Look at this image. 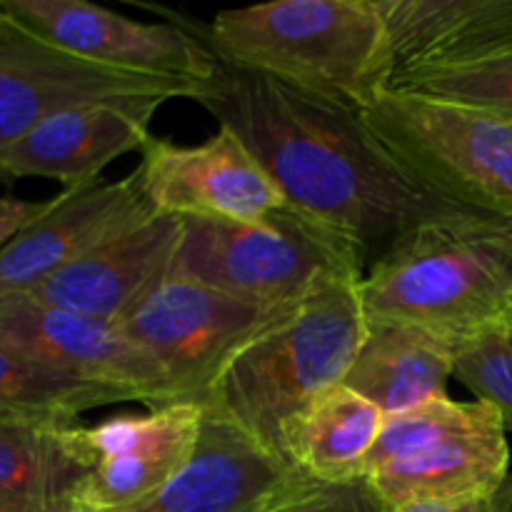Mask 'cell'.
Instances as JSON below:
<instances>
[{
    "label": "cell",
    "instance_id": "6da1fadb",
    "mask_svg": "<svg viewBox=\"0 0 512 512\" xmlns=\"http://www.w3.org/2000/svg\"><path fill=\"white\" fill-rule=\"evenodd\" d=\"M198 103L248 145L290 205L348 235L370 263L420 225L485 218L423 188L370 133L363 110L223 60Z\"/></svg>",
    "mask_w": 512,
    "mask_h": 512
},
{
    "label": "cell",
    "instance_id": "7a4b0ae2",
    "mask_svg": "<svg viewBox=\"0 0 512 512\" xmlns=\"http://www.w3.org/2000/svg\"><path fill=\"white\" fill-rule=\"evenodd\" d=\"M360 283H335L255 333L200 403L205 415L285 460V428L345 383L368 330Z\"/></svg>",
    "mask_w": 512,
    "mask_h": 512
},
{
    "label": "cell",
    "instance_id": "3957f363",
    "mask_svg": "<svg viewBox=\"0 0 512 512\" xmlns=\"http://www.w3.org/2000/svg\"><path fill=\"white\" fill-rule=\"evenodd\" d=\"M205 43L233 68L355 110H368L393 80L375 0H273L220 10Z\"/></svg>",
    "mask_w": 512,
    "mask_h": 512
},
{
    "label": "cell",
    "instance_id": "277c9868",
    "mask_svg": "<svg viewBox=\"0 0 512 512\" xmlns=\"http://www.w3.org/2000/svg\"><path fill=\"white\" fill-rule=\"evenodd\" d=\"M512 223L435 220L370 263L358 295L368 320H393L458 343L512 300Z\"/></svg>",
    "mask_w": 512,
    "mask_h": 512
},
{
    "label": "cell",
    "instance_id": "5b68a950",
    "mask_svg": "<svg viewBox=\"0 0 512 512\" xmlns=\"http://www.w3.org/2000/svg\"><path fill=\"white\" fill-rule=\"evenodd\" d=\"M368 255L323 220L285 203L253 223L185 220L173 275L265 310H290L335 283H360Z\"/></svg>",
    "mask_w": 512,
    "mask_h": 512
},
{
    "label": "cell",
    "instance_id": "8992f818",
    "mask_svg": "<svg viewBox=\"0 0 512 512\" xmlns=\"http://www.w3.org/2000/svg\"><path fill=\"white\" fill-rule=\"evenodd\" d=\"M505 423L488 403L440 398L385 418L365 480L390 510L488 500L508 480Z\"/></svg>",
    "mask_w": 512,
    "mask_h": 512
},
{
    "label": "cell",
    "instance_id": "52a82bcc",
    "mask_svg": "<svg viewBox=\"0 0 512 512\" xmlns=\"http://www.w3.org/2000/svg\"><path fill=\"white\" fill-rule=\"evenodd\" d=\"M363 120L438 198L512 223V123L430 95L385 90Z\"/></svg>",
    "mask_w": 512,
    "mask_h": 512
},
{
    "label": "cell",
    "instance_id": "ba28073f",
    "mask_svg": "<svg viewBox=\"0 0 512 512\" xmlns=\"http://www.w3.org/2000/svg\"><path fill=\"white\" fill-rule=\"evenodd\" d=\"M283 313L173 275L118 328L163 370L173 405L200 408L230 358Z\"/></svg>",
    "mask_w": 512,
    "mask_h": 512
},
{
    "label": "cell",
    "instance_id": "9c48e42d",
    "mask_svg": "<svg viewBox=\"0 0 512 512\" xmlns=\"http://www.w3.org/2000/svg\"><path fill=\"white\" fill-rule=\"evenodd\" d=\"M210 85L88 63L0 13V155L45 118L73 105L138 95L198 103Z\"/></svg>",
    "mask_w": 512,
    "mask_h": 512
},
{
    "label": "cell",
    "instance_id": "30bf717a",
    "mask_svg": "<svg viewBox=\"0 0 512 512\" xmlns=\"http://www.w3.org/2000/svg\"><path fill=\"white\" fill-rule=\"evenodd\" d=\"M0 13L35 38L105 68L213 83L220 60L180 23H138L85 0H0Z\"/></svg>",
    "mask_w": 512,
    "mask_h": 512
},
{
    "label": "cell",
    "instance_id": "8fae6325",
    "mask_svg": "<svg viewBox=\"0 0 512 512\" xmlns=\"http://www.w3.org/2000/svg\"><path fill=\"white\" fill-rule=\"evenodd\" d=\"M140 155V180L158 215L253 223L288 203L248 145L228 128L200 145L150 138Z\"/></svg>",
    "mask_w": 512,
    "mask_h": 512
},
{
    "label": "cell",
    "instance_id": "7c38bea8",
    "mask_svg": "<svg viewBox=\"0 0 512 512\" xmlns=\"http://www.w3.org/2000/svg\"><path fill=\"white\" fill-rule=\"evenodd\" d=\"M0 345L55 373L120 390L150 410L173 405L163 370L105 320L10 298L0 303Z\"/></svg>",
    "mask_w": 512,
    "mask_h": 512
},
{
    "label": "cell",
    "instance_id": "4fadbf2b",
    "mask_svg": "<svg viewBox=\"0 0 512 512\" xmlns=\"http://www.w3.org/2000/svg\"><path fill=\"white\" fill-rule=\"evenodd\" d=\"M200 435L203 408L190 403L83 428L90 473L75 495V508L118 512L145 503L193 460Z\"/></svg>",
    "mask_w": 512,
    "mask_h": 512
},
{
    "label": "cell",
    "instance_id": "5bb4252c",
    "mask_svg": "<svg viewBox=\"0 0 512 512\" xmlns=\"http://www.w3.org/2000/svg\"><path fill=\"white\" fill-rule=\"evenodd\" d=\"M158 215L138 168L123 180L65 188L0 250V303L28 295L80 255Z\"/></svg>",
    "mask_w": 512,
    "mask_h": 512
},
{
    "label": "cell",
    "instance_id": "9a60e30c",
    "mask_svg": "<svg viewBox=\"0 0 512 512\" xmlns=\"http://www.w3.org/2000/svg\"><path fill=\"white\" fill-rule=\"evenodd\" d=\"M185 220L153 215L80 255L20 298L120 325L155 288L173 278Z\"/></svg>",
    "mask_w": 512,
    "mask_h": 512
},
{
    "label": "cell",
    "instance_id": "2e32d148",
    "mask_svg": "<svg viewBox=\"0 0 512 512\" xmlns=\"http://www.w3.org/2000/svg\"><path fill=\"white\" fill-rule=\"evenodd\" d=\"M160 95L108 98L53 113L0 155V175L50 178L65 188L98 180L120 155L143 150Z\"/></svg>",
    "mask_w": 512,
    "mask_h": 512
},
{
    "label": "cell",
    "instance_id": "e0dca14e",
    "mask_svg": "<svg viewBox=\"0 0 512 512\" xmlns=\"http://www.w3.org/2000/svg\"><path fill=\"white\" fill-rule=\"evenodd\" d=\"M375 5L388 30L393 80L473 63L512 45V0H375Z\"/></svg>",
    "mask_w": 512,
    "mask_h": 512
},
{
    "label": "cell",
    "instance_id": "ac0fdd59",
    "mask_svg": "<svg viewBox=\"0 0 512 512\" xmlns=\"http://www.w3.org/2000/svg\"><path fill=\"white\" fill-rule=\"evenodd\" d=\"M290 465L203 413L193 460L160 493L118 512H260Z\"/></svg>",
    "mask_w": 512,
    "mask_h": 512
},
{
    "label": "cell",
    "instance_id": "d6986e66",
    "mask_svg": "<svg viewBox=\"0 0 512 512\" xmlns=\"http://www.w3.org/2000/svg\"><path fill=\"white\" fill-rule=\"evenodd\" d=\"M455 343L430 330L393 320H368L345 388L373 403L385 418L448 398Z\"/></svg>",
    "mask_w": 512,
    "mask_h": 512
},
{
    "label": "cell",
    "instance_id": "ffe728a7",
    "mask_svg": "<svg viewBox=\"0 0 512 512\" xmlns=\"http://www.w3.org/2000/svg\"><path fill=\"white\" fill-rule=\"evenodd\" d=\"M385 415L345 385L320 395L285 428V460L298 473L330 483L365 478Z\"/></svg>",
    "mask_w": 512,
    "mask_h": 512
},
{
    "label": "cell",
    "instance_id": "44dd1931",
    "mask_svg": "<svg viewBox=\"0 0 512 512\" xmlns=\"http://www.w3.org/2000/svg\"><path fill=\"white\" fill-rule=\"evenodd\" d=\"M88 473L80 425L0 420V503H75Z\"/></svg>",
    "mask_w": 512,
    "mask_h": 512
},
{
    "label": "cell",
    "instance_id": "7402d4cb",
    "mask_svg": "<svg viewBox=\"0 0 512 512\" xmlns=\"http://www.w3.org/2000/svg\"><path fill=\"white\" fill-rule=\"evenodd\" d=\"M130 403L120 390L43 368L0 345V420H43L75 425L83 413Z\"/></svg>",
    "mask_w": 512,
    "mask_h": 512
},
{
    "label": "cell",
    "instance_id": "603a6c76",
    "mask_svg": "<svg viewBox=\"0 0 512 512\" xmlns=\"http://www.w3.org/2000/svg\"><path fill=\"white\" fill-rule=\"evenodd\" d=\"M390 90L430 95L512 123V45L473 63L400 75Z\"/></svg>",
    "mask_w": 512,
    "mask_h": 512
},
{
    "label": "cell",
    "instance_id": "cb8c5ba5",
    "mask_svg": "<svg viewBox=\"0 0 512 512\" xmlns=\"http://www.w3.org/2000/svg\"><path fill=\"white\" fill-rule=\"evenodd\" d=\"M453 378L498 410L505 430H512V300L455 343Z\"/></svg>",
    "mask_w": 512,
    "mask_h": 512
},
{
    "label": "cell",
    "instance_id": "d4e9b609",
    "mask_svg": "<svg viewBox=\"0 0 512 512\" xmlns=\"http://www.w3.org/2000/svg\"><path fill=\"white\" fill-rule=\"evenodd\" d=\"M260 512H390V508L365 478L330 483L290 470Z\"/></svg>",
    "mask_w": 512,
    "mask_h": 512
},
{
    "label": "cell",
    "instance_id": "484cf974",
    "mask_svg": "<svg viewBox=\"0 0 512 512\" xmlns=\"http://www.w3.org/2000/svg\"><path fill=\"white\" fill-rule=\"evenodd\" d=\"M48 208V200L43 203H33V200L10 198V195H0V250L15 238L23 228H28L43 210Z\"/></svg>",
    "mask_w": 512,
    "mask_h": 512
},
{
    "label": "cell",
    "instance_id": "4316f807",
    "mask_svg": "<svg viewBox=\"0 0 512 512\" xmlns=\"http://www.w3.org/2000/svg\"><path fill=\"white\" fill-rule=\"evenodd\" d=\"M493 498L465 500V503H420V505H408V508L390 510V512H493Z\"/></svg>",
    "mask_w": 512,
    "mask_h": 512
},
{
    "label": "cell",
    "instance_id": "83f0119b",
    "mask_svg": "<svg viewBox=\"0 0 512 512\" xmlns=\"http://www.w3.org/2000/svg\"><path fill=\"white\" fill-rule=\"evenodd\" d=\"M0 512H78L75 503H0Z\"/></svg>",
    "mask_w": 512,
    "mask_h": 512
},
{
    "label": "cell",
    "instance_id": "f1b7e54d",
    "mask_svg": "<svg viewBox=\"0 0 512 512\" xmlns=\"http://www.w3.org/2000/svg\"><path fill=\"white\" fill-rule=\"evenodd\" d=\"M493 512H512V475H508L503 488L495 493Z\"/></svg>",
    "mask_w": 512,
    "mask_h": 512
},
{
    "label": "cell",
    "instance_id": "f546056e",
    "mask_svg": "<svg viewBox=\"0 0 512 512\" xmlns=\"http://www.w3.org/2000/svg\"><path fill=\"white\" fill-rule=\"evenodd\" d=\"M510 260H512V255H510Z\"/></svg>",
    "mask_w": 512,
    "mask_h": 512
}]
</instances>
